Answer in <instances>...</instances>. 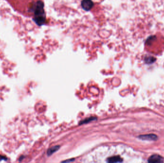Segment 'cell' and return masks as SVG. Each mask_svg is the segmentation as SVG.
<instances>
[{
    "instance_id": "cell-1",
    "label": "cell",
    "mask_w": 164,
    "mask_h": 163,
    "mask_svg": "<svg viewBox=\"0 0 164 163\" xmlns=\"http://www.w3.org/2000/svg\"><path fill=\"white\" fill-rule=\"evenodd\" d=\"M35 17L45 16L44 15V4L41 1H38L36 4V8L35 10Z\"/></svg>"
},
{
    "instance_id": "cell-6",
    "label": "cell",
    "mask_w": 164,
    "mask_h": 163,
    "mask_svg": "<svg viewBox=\"0 0 164 163\" xmlns=\"http://www.w3.org/2000/svg\"><path fill=\"white\" fill-rule=\"evenodd\" d=\"M34 21L39 26H42L45 23L46 21V16H39L35 17Z\"/></svg>"
},
{
    "instance_id": "cell-4",
    "label": "cell",
    "mask_w": 164,
    "mask_h": 163,
    "mask_svg": "<svg viewBox=\"0 0 164 163\" xmlns=\"http://www.w3.org/2000/svg\"><path fill=\"white\" fill-rule=\"evenodd\" d=\"M139 137L140 139L143 140H148V141H156L158 138L157 136L154 134H148L145 135H140Z\"/></svg>"
},
{
    "instance_id": "cell-2",
    "label": "cell",
    "mask_w": 164,
    "mask_h": 163,
    "mask_svg": "<svg viewBox=\"0 0 164 163\" xmlns=\"http://www.w3.org/2000/svg\"><path fill=\"white\" fill-rule=\"evenodd\" d=\"M81 6L83 10L88 11L93 8L94 3L92 0H83L81 2Z\"/></svg>"
},
{
    "instance_id": "cell-10",
    "label": "cell",
    "mask_w": 164,
    "mask_h": 163,
    "mask_svg": "<svg viewBox=\"0 0 164 163\" xmlns=\"http://www.w3.org/2000/svg\"><path fill=\"white\" fill-rule=\"evenodd\" d=\"M1 160H4V157L3 156H0V161Z\"/></svg>"
},
{
    "instance_id": "cell-3",
    "label": "cell",
    "mask_w": 164,
    "mask_h": 163,
    "mask_svg": "<svg viewBox=\"0 0 164 163\" xmlns=\"http://www.w3.org/2000/svg\"><path fill=\"white\" fill-rule=\"evenodd\" d=\"M148 161L152 163H162L164 162V158L159 155H152L149 158Z\"/></svg>"
},
{
    "instance_id": "cell-8",
    "label": "cell",
    "mask_w": 164,
    "mask_h": 163,
    "mask_svg": "<svg viewBox=\"0 0 164 163\" xmlns=\"http://www.w3.org/2000/svg\"><path fill=\"white\" fill-rule=\"evenodd\" d=\"M97 119V118L96 117H89V118H86V119L83 120H82L81 122H80V125L81 124H85V123H87L89 122L93 121V120H96Z\"/></svg>"
},
{
    "instance_id": "cell-7",
    "label": "cell",
    "mask_w": 164,
    "mask_h": 163,
    "mask_svg": "<svg viewBox=\"0 0 164 163\" xmlns=\"http://www.w3.org/2000/svg\"><path fill=\"white\" fill-rule=\"evenodd\" d=\"M60 147V146H59V145H56V146L51 147L50 148H49L48 150L47 155L48 156H51V155H52L53 153H54L56 152V151L59 150Z\"/></svg>"
},
{
    "instance_id": "cell-5",
    "label": "cell",
    "mask_w": 164,
    "mask_h": 163,
    "mask_svg": "<svg viewBox=\"0 0 164 163\" xmlns=\"http://www.w3.org/2000/svg\"><path fill=\"white\" fill-rule=\"evenodd\" d=\"M123 160L120 156H114L109 157L107 159V162L108 163H118V162H122Z\"/></svg>"
},
{
    "instance_id": "cell-9",
    "label": "cell",
    "mask_w": 164,
    "mask_h": 163,
    "mask_svg": "<svg viewBox=\"0 0 164 163\" xmlns=\"http://www.w3.org/2000/svg\"><path fill=\"white\" fill-rule=\"evenodd\" d=\"M75 159H72V160H70L69 161H64L63 162H72V161H73Z\"/></svg>"
}]
</instances>
